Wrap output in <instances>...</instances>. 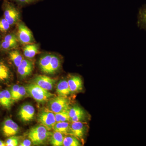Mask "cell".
<instances>
[{"instance_id":"obj_27","label":"cell","mask_w":146,"mask_h":146,"mask_svg":"<svg viewBox=\"0 0 146 146\" xmlns=\"http://www.w3.org/2000/svg\"><path fill=\"white\" fill-rule=\"evenodd\" d=\"M11 26L3 17L0 18V32L6 33L10 29Z\"/></svg>"},{"instance_id":"obj_22","label":"cell","mask_w":146,"mask_h":146,"mask_svg":"<svg viewBox=\"0 0 146 146\" xmlns=\"http://www.w3.org/2000/svg\"><path fill=\"white\" fill-rule=\"evenodd\" d=\"M70 124L69 122H60L56 123L53 129L54 131H58L65 135H67L70 134Z\"/></svg>"},{"instance_id":"obj_33","label":"cell","mask_w":146,"mask_h":146,"mask_svg":"<svg viewBox=\"0 0 146 146\" xmlns=\"http://www.w3.org/2000/svg\"><path fill=\"white\" fill-rule=\"evenodd\" d=\"M20 86L18 84H15V85H13L11 89L10 93L11 95V96H12L13 102H14V100L16 98V95L18 93Z\"/></svg>"},{"instance_id":"obj_24","label":"cell","mask_w":146,"mask_h":146,"mask_svg":"<svg viewBox=\"0 0 146 146\" xmlns=\"http://www.w3.org/2000/svg\"><path fill=\"white\" fill-rule=\"evenodd\" d=\"M70 109L64 110L59 113H54L56 123L60 122H70V117L69 113Z\"/></svg>"},{"instance_id":"obj_18","label":"cell","mask_w":146,"mask_h":146,"mask_svg":"<svg viewBox=\"0 0 146 146\" xmlns=\"http://www.w3.org/2000/svg\"><path fill=\"white\" fill-rule=\"evenodd\" d=\"M52 54L46 53L43 55L39 58L38 64L42 72L48 74Z\"/></svg>"},{"instance_id":"obj_15","label":"cell","mask_w":146,"mask_h":146,"mask_svg":"<svg viewBox=\"0 0 146 146\" xmlns=\"http://www.w3.org/2000/svg\"><path fill=\"white\" fill-rule=\"evenodd\" d=\"M23 50L25 57L28 59H31L39 53V45L34 43L24 45Z\"/></svg>"},{"instance_id":"obj_21","label":"cell","mask_w":146,"mask_h":146,"mask_svg":"<svg viewBox=\"0 0 146 146\" xmlns=\"http://www.w3.org/2000/svg\"><path fill=\"white\" fill-rule=\"evenodd\" d=\"M65 134L58 131H54L50 137V143L54 146H63Z\"/></svg>"},{"instance_id":"obj_3","label":"cell","mask_w":146,"mask_h":146,"mask_svg":"<svg viewBox=\"0 0 146 146\" xmlns=\"http://www.w3.org/2000/svg\"><path fill=\"white\" fill-rule=\"evenodd\" d=\"M26 88L27 93L38 102H44L54 97V94L50 93L35 84H29L26 86Z\"/></svg>"},{"instance_id":"obj_23","label":"cell","mask_w":146,"mask_h":146,"mask_svg":"<svg viewBox=\"0 0 146 146\" xmlns=\"http://www.w3.org/2000/svg\"><path fill=\"white\" fill-rule=\"evenodd\" d=\"M69 136H65L63 141L64 146H80L82 143L80 140L73 135L69 134Z\"/></svg>"},{"instance_id":"obj_5","label":"cell","mask_w":146,"mask_h":146,"mask_svg":"<svg viewBox=\"0 0 146 146\" xmlns=\"http://www.w3.org/2000/svg\"><path fill=\"white\" fill-rule=\"evenodd\" d=\"M70 101L68 97L58 96L52 98L49 102V110L54 113H59L70 109Z\"/></svg>"},{"instance_id":"obj_12","label":"cell","mask_w":146,"mask_h":146,"mask_svg":"<svg viewBox=\"0 0 146 146\" xmlns=\"http://www.w3.org/2000/svg\"><path fill=\"white\" fill-rule=\"evenodd\" d=\"M34 81L35 84L36 85L47 91H50L53 88L56 80L46 76L40 75L36 76Z\"/></svg>"},{"instance_id":"obj_10","label":"cell","mask_w":146,"mask_h":146,"mask_svg":"<svg viewBox=\"0 0 146 146\" xmlns=\"http://www.w3.org/2000/svg\"><path fill=\"white\" fill-rule=\"evenodd\" d=\"M35 109L31 104H25L19 110L18 115L22 121L29 122L34 119Z\"/></svg>"},{"instance_id":"obj_34","label":"cell","mask_w":146,"mask_h":146,"mask_svg":"<svg viewBox=\"0 0 146 146\" xmlns=\"http://www.w3.org/2000/svg\"><path fill=\"white\" fill-rule=\"evenodd\" d=\"M32 142L30 139H26L19 144L20 146H29L31 145Z\"/></svg>"},{"instance_id":"obj_35","label":"cell","mask_w":146,"mask_h":146,"mask_svg":"<svg viewBox=\"0 0 146 146\" xmlns=\"http://www.w3.org/2000/svg\"><path fill=\"white\" fill-rule=\"evenodd\" d=\"M0 146H6L5 142L0 140Z\"/></svg>"},{"instance_id":"obj_4","label":"cell","mask_w":146,"mask_h":146,"mask_svg":"<svg viewBox=\"0 0 146 146\" xmlns=\"http://www.w3.org/2000/svg\"><path fill=\"white\" fill-rule=\"evenodd\" d=\"M16 26V36L19 43L25 45L35 43L33 33L23 22L20 21Z\"/></svg>"},{"instance_id":"obj_14","label":"cell","mask_w":146,"mask_h":146,"mask_svg":"<svg viewBox=\"0 0 146 146\" xmlns=\"http://www.w3.org/2000/svg\"><path fill=\"white\" fill-rule=\"evenodd\" d=\"M12 77V71L10 67L4 60L0 59V82H8Z\"/></svg>"},{"instance_id":"obj_20","label":"cell","mask_w":146,"mask_h":146,"mask_svg":"<svg viewBox=\"0 0 146 146\" xmlns=\"http://www.w3.org/2000/svg\"><path fill=\"white\" fill-rule=\"evenodd\" d=\"M137 25L141 29L146 31V4L142 6L139 9Z\"/></svg>"},{"instance_id":"obj_19","label":"cell","mask_w":146,"mask_h":146,"mask_svg":"<svg viewBox=\"0 0 146 146\" xmlns=\"http://www.w3.org/2000/svg\"><path fill=\"white\" fill-rule=\"evenodd\" d=\"M8 52L9 60L16 68H18L24 59L21 52L17 48L11 50Z\"/></svg>"},{"instance_id":"obj_31","label":"cell","mask_w":146,"mask_h":146,"mask_svg":"<svg viewBox=\"0 0 146 146\" xmlns=\"http://www.w3.org/2000/svg\"><path fill=\"white\" fill-rule=\"evenodd\" d=\"M86 113L76 115L70 119V122L72 123L75 122L84 121L86 119Z\"/></svg>"},{"instance_id":"obj_9","label":"cell","mask_w":146,"mask_h":146,"mask_svg":"<svg viewBox=\"0 0 146 146\" xmlns=\"http://www.w3.org/2000/svg\"><path fill=\"white\" fill-rule=\"evenodd\" d=\"M19 129L18 125L9 118L4 121L1 128L3 134L7 137L15 136L19 132Z\"/></svg>"},{"instance_id":"obj_2","label":"cell","mask_w":146,"mask_h":146,"mask_svg":"<svg viewBox=\"0 0 146 146\" xmlns=\"http://www.w3.org/2000/svg\"><path fill=\"white\" fill-rule=\"evenodd\" d=\"M50 131L42 125L36 126L31 129L29 131L28 138L34 145H41L50 138L52 133Z\"/></svg>"},{"instance_id":"obj_11","label":"cell","mask_w":146,"mask_h":146,"mask_svg":"<svg viewBox=\"0 0 146 146\" xmlns=\"http://www.w3.org/2000/svg\"><path fill=\"white\" fill-rule=\"evenodd\" d=\"M34 63L28 58H24L17 68V72L22 78H25L30 75L34 70Z\"/></svg>"},{"instance_id":"obj_32","label":"cell","mask_w":146,"mask_h":146,"mask_svg":"<svg viewBox=\"0 0 146 146\" xmlns=\"http://www.w3.org/2000/svg\"><path fill=\"white\" fill-rule=\"evenodd\" d=\"M0 105L3 107L7 109H10L11 108V106L5 100L1 91H0Z\"/></svg>"},{"instance_id":"obj_26","label":"cell","mask_w":146,"mask_h":146,"mask_svg":"<svg viewBox=\"0 0 146 146\" xmlns=\"http://www.w3.org/2000/svg\"><path fill=\"white\" fill-rule=\"evenodd\" d=\"M69 113L70 119L76 115L85 114L86 112L84 110L82 109L81 107L78 105H75L70 108Z\"/></svg>"},{"instance_id":"obj_30","label":"cell","mask_w":146,"mask_h":146,"mask_svg":"<svg viewBox=\"0 0 146 146\" xmlns=\"http://www.w3.org/2000/svg\"><path fill=\"white\" fill-rule=\"evenodd\" d=\"M2 93L3 95L4 96L6 100L9 105L11 107V105L13 103V99H12V96H11V94L10 91L7 89L2 91Z\"/></svg>"},{"instance_id":"obj_1","label":"cell","mask_w":146,"mask_h":146,"mask_svg":"<svg viewBox=\"0 0 146 146\" xmlns=\"http://www.w3.org/2000/svg\"><path fill=\"white\" fill-rule=\"evenodd\" d=\"M2 9L4 17L11 27L16 25L21 21L20 7L8 0H2Z\"/></svg>"},{"instance_id":"obj_6","label":"cell","mask_w":146,"mask_h":146,"mask_svg":"<svg viewBox=\"0 0 146 146\" xmlns=\"http://www.w3.org/2000/svg\"><path fill=\"white\" fill-rule=\"evenodd\" d=\"M38 120L42 125L49 131L53 129L56 123L54 113L49 109L44 110L40 112L38 116Z\"/></svg>"},{"instance_id":"obj_37","label":"cell","mask_w":146,"mask_h":146,"mask_svg":"<svg viewBox=\"0 0 146 146\" xmlns=\"http://www.w3.org/2000/svg\"><path fill=\"white\" fill-rule=\"evenodd\" d=\"M1 33H0V38H1Z\"/></svg>"},{"instance_id":"obj_17","label":"cell","mask_w":146,"mask_h":146,"mask_svg":"<svg viewBox=\"0 0 146 146\" xmlns=\"http://www.w3.org/2000/svg\"><path fill=\"white\" fill-rule=\"evenodd\" d=\"M61 67V60L59 57L54 54H52L48 74H52L57 72Z\"/></svg>"},{"instance_id":"obj_8","label":"cell","mask_w":146,"mask_h":146,"mask_svg":"<svg viewBox=\"0 0 146 146\" xmlns=\"http://www.w3.org/2000/svg\"><path fill=\"white\" fill-rule=\"evenodd\" d=\"M19 42L16 33L11 32L6 35L1 41V50L9 51L17 48Z\"/></svg>"},{"instance_id":"obj_13","label":"cell","mask_w":146,"mask_h":146,"mask_svg":"<svg viewBox=\"0 0 146 146\" xmlns=\"http://www.w3.org/2000/svg\"><path fill=\"white\" fill-rule=\"evenodd\" d=\"M71 94L78 93L83 89V82L78 75H71L68 80Z\"/></svg>"},{"instance_id":"obj_28","label":"cell","mask_w":146,"mask_h":146,"mask_svg":"<svg viewBox=\"0 0 146 146\" xmlns=\"http://www.w3.org/2000/svg\"><path fill=\"white\" fill-rule=\"evenodd\" d=\"M6 146H18L19 143V139L16 136H12L9 137L5 141Z\"/></svg>"},{"instance_id":"obj_36","label":"cell","mask_w":146,"mask_h":146,"mask_svg":"<svg viewBox=\"0 0 146 146\" xmlns=\"http://www.w3.org/2000/svg\"><path fill=\"white\" fill-rule=\"evenodd\" d=\"M0 50H1V41H0Z\"/></svg>"},{"instance_id":"obj_7","label":"cell","mask_w":146,"mask_h":146,"mask_svg":"<svg viewBox=\"0 0 146 146\" xmlns=\"http://www.w3.org/2000/svg\"><path fill=\"white\" fill-rule=\"evenodd\" d=\"M88 124L84 121L72 122L70 126V134L74 136L79 140L83 139L88 131Z\"/></svg>"},{"instance_id":"obj_29","label":"cell","mask_w":146,"mask_h":146,"mask_svg":"<svg viewBox=\"0 0 146 146\" xmlns=\"http://www.w3.org/2000/svg\"><path fill=\"white\" fill-rule=\"evenodd\" d=\"M27 93V91L26 87H24L23 86H20L18 93H17L16 98L14 100V102L18 101L19 100H21L22 98H23L25 96Z\"/></svg>"},{"instance_id":"obj_25","label":"cell","mask_w":146,"mask_h":146,"mask_svg":"<svg viewBox=\"0 0 146 146\" xmlns=\"http://www.w3.org/2000/svg\"><path fill=\"white\" fill-rule=\"evenodd\" d=\"M8 1L14 3L20 7L33 4L41 1L42 0H8Z\"/></svg>"},{"instance_id":"obj_16","label":"cell","mask_w":146,"mask_h":146,"mask_svg":"<svg viewBox=\"0 0 146 146\" xmlns=\"http://www.w3.org/2000/svg\"><path fill=\"white\" fill-rule=\"evenodd\" d=\"M56 92L60 96L67 97L70 95L71 92L68 81L65 79L60 80L56 86Z\"/></svg>"}]
</instances>
